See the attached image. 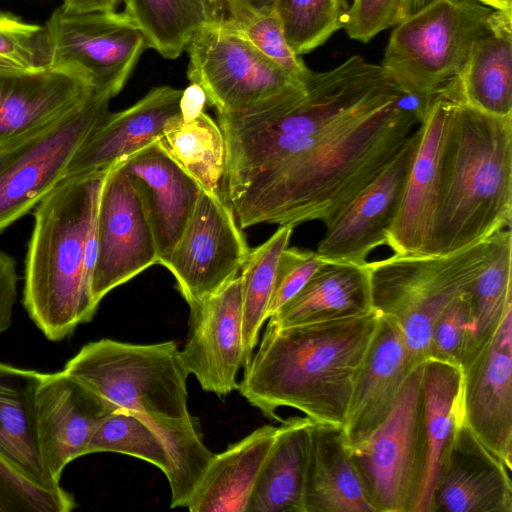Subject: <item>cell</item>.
<instances>
[{
	"mask_svg": "<svg viewBox=\"0 0 512 512\" xmlns=\"http://www.w3.org/2000/svg\"><path fill=\"white\" fill-rule=\"evenodd\" d=\"M419 364L411 358L396 324L381 316L342 426L350 447L367 438L387 418L407 377Z\"/></svg>",
	"mask_w": 512,
	"mask_h": 512,
	"instance_id": "obj_22",
	"label": "cell"
},
{
	"mask_svg": "<svg viewBox=\"0 0 512 512\" xmlns=\"http://www.w3.org/2000/svg\"><path fill=\"white\" fill-rule=\"evenodd\" d=\"M432 0H352L343 28L354 40L367 43Z\"/></svg>",
	"mask_w": 512,
	"mask_h": 512,
	"instance_id": "obj_41",
	"label": "cell"
},
{
	"mask_svg": "<svg viewBox=\"0 0 512 512\" xmlns=\"http://www.w3.org/2000/svg\"><path fill=\"white\" fill-rule=\"evenodd\" d=\"M42 373L0 363V459L28 481L60 488L45 464L39 437L37 392Z\"/></svg>",
	"mask_w": 512,
	"mask_h": 512,
	"instance_id": "obj_24",
	"label": "cell"
},
{
	"mask_svg": "<svg viewBox=\"0 0 512 512\" xmlns=\"http://www.w3.org/2000/svg\"><path fill=\"white\" fill-rule=\"evenodd\" d=\"M93 91L65 71H0V145L47 125Z\"/></svg>",
	"mask_w": 512,
	"mask_h": 512,
	"instance_id": "obj_23",
	"label": "cell"
},
{
	"mask_svg": "<svg viewBox=\"0 0 512 512\" xmlns=\"http://www.w3.org/2000/svg\"><path fill=\"white\" fill-rule=\"evenodd\" d=\"M511 469L464 424L437 474L431 512H512Z\"/></svg>",
	"mask_w": 512,
	"mask_h": 512,
	"instance_id": "obj_19",
	"label": "cell"
},
{
	"mask_svg": "<svg viewBox=\"0 0 512 512\" xmlns=\"http://www.w3.org/2000/svg\"><path fill=\"white\" fill-rule=\"evenodd\" d=\"M465 104L491 116L512 117V11L474 45L454 87Z\"/></svg>",
	"mask_w": 512,
	"mask_h": 512,
	"instance_id": "obj_29",
	"label": "cell"
},
{
	"mask_svg": "<svg viewBox=\"0 0 512 512\" xmlns=\"http://www.w3.org/2000/svg\"><path fill=\"white\" fill-rule=\"evenodd\" d=\"M142 198L163 265L180 239L201 187L156 141L117 162Z\"/></svg>",
	"mask_w": 512,
	"mask_h": 512,
	"instance_id": "obj_21",
	"label": "cell"
},
{
	"mask_svg": "<svg viewBox=\"0 0 512 512\" xmlns=\"http://www.w3.org/2000/svg\"><path fill=\"white\" fill-rule=\"evenodd\" d=\"M512 234L510 228L489 237L487 260L470 287L475 344L489 336L512 306Z\"/></svg>",
	"mask_w": 512,
	"mask_h": 512,
	"instance_id": "obj_34",
	"label": "cell"
},
{
	"mask_svg": "<svg viewBox=\"0 0 512 512\" xmlns=\"http://www.w3.org/2000/svg\"><path fill=\"white\" fill-rule=\"evenodd\" d=\"M123 0H63L61 6L70 13L85 14L95 12L115 11Z\"/></svg>",
	"mask_w": 512,
	"mask_h": 512,
	"instance_id": "obj_46",
	"label": "cell"
},
{
	"mask_svg": "<svg viewBox=\"0 0 512 512\" xmlns=\"http://www.w3.org/2000/svg\"><path fill=\"white\" fill-rule=\"evenodd\" d=\"M157 142L203 190L221 194L226 147L218 123L210 116L204 112L183 122L179 114L167 122Z\"/></svg>",
	"mask_w": 512,
	"mask_h": 512,
	"instance_id": "obj_31",
	"label": "cell"
},
{
	"mask_svg": "<svg viewBox=\"0 0 512 512\" xmlns=\"http://www.w3.org/2000/svg\"><path fill=\"white\" fill-rule=\"evenodd\" d=\"M488 240L451 253L367 262L373 309L396 324L416 364L428 359L436 320L484 266Z\"/></svg>",
	"mask_w": 512,
	"mask_h": 512,
	"instance_id": "obj_6",
	"label": "cell"
},
{
	"mask_svg": "<svg viewBox=\"0 0 512 512\" xmlns=\"http://www.w3.org/2000/svg\"><path fill=\"white\" fill-rule=\"evenodd\" d=\"M43 27L0 12V71L26 72L45 67Z\"/></svg>",
	"mask_w": 512,
	"mask_h": 512,
	"instance_id": "obj_40",
	"label": "cell"
},
{
	"mask_svg": "<svg viewBox=\"0 0 512 512\" xmlns=\"http://www.w3.org/2000/svg\"><path fill=\"white\" fill-rule=\"evenodd\" d=\"M381 322L363 316L277 327L268 323L238 384L240 394L266 417L290 407L315 423L343 426L357 377Z\"/></svg>",
	"mask_w": 512,
	"mask_h": 512,
	"instance_id": "obj_2",
	"label": "cell"
},
{
	"mask_svg": "<svg viewBox=\"0 0 512 512\" xmlns=\"http://www.w3.org/2000/svg\"><path fill=\"white\" fill-rule=\"evenodd\" d=\"M322 263L316 251L289 246L284 249L275 273L269 318L301 291Z\"/></svg>",
	"mask_w": 512,
	"mask_h": 512,
	"instance_id": "obj_42",
	"label": "cell"
},
{
	"mask_svg": "<svg viewBox=\"0 0 512 512\" xmlns=\"http://www.w3.org/2000/svg\"><path fill=\"white\" fill-rule=\"evenodd\" d=\"M504 12L476 0H432L393 26L380 65L427 113Z\"/></svg>",
	"mask_w": 512,
	"mask_h": 512,
	"instance_id": "obj_5",
	"label": "cell"
},
{
	"mask_svg": "<svg viewBox=\"0 0 512 512\" xmlns=\"http://www.w3.org/2000/svg\"><path fill=\"white\" fill-rule=\"evenodd\" d=\"M124 12L142 32L146 46L176 59L194 34L213 23L204 0H123Z\"/></svg>",
	"mask_w": 512,
	"mask_h": 512,
	"instance_id": "obj_32",
	"label": "cell"
},
{
	"mask_svg": "<svg viewBox=\"0 0 512 512\" xmlns=\"http://www.w3.org/2000/svg\"><path fill=\"white\" fill-rule=\"evenodd\" d=\"M494 9L512 11V0H476Z\"/></svg>",
	"mask_w": 512,
	"mask_h": 512,
	"instance_id": "obj_47",
	"label": "cell"
},
{
	"mask_svg": "<svg viewBox=\"0 0 512 512\" xmlns=\"http://www.w3.org/2000/svg\"><path fill=\"white\" fill-rule=\"evenodd\" d=\"M460 367L465 425L512 467V306Z\"/></svg>",
	"mask_w": 512,
	"mask_h": 512,
	"instance_id": "obj_14",
	"label": "cell"
},
{
	"mask_svg": "<svg viewBox=\"0 0 512 512\" xmlns=\"http://www.w3.org/2000/svg\"><path fill=\"white\" fill-rule=\"evenodd\" d=\"M439 164L434 254L451 253L510 228L512 117L483 113L451 94Z\"/></svg>",
	"mask_w": 512,
	"mask_h": 512,
	"instance_id": "obj_3",
	"label": "cell"
},
{
	"mask_svg": "<svg viewBox=\"0 0 512 512\" xmlns=\"http://www.w3.org/2000/svg\"><path fill=\"white\" fill-rule=\"evenodd\" d=\"M146 47L142 32L124 11L77 14L59 7L42 33L45 67L70 73L111 98Z\"/></svg>",
	"mask_w": 512,
	"mask_h": 512,
	"instance_id": "obj_10",
	"label": "cell"
},
{
	"mask_svg": "<svg viewBox=\"0 0 512 512\" xmlns=\"http://www.w3.org/2000/svg\"><path fill=\"white\" fill-rule=\"evenodd\" d=\"M311 422L306 417L283 421L260 471L246 512H303Z\"/></svg>",
	"mask_w": 512,
	"mask_h": 512,
	"instance_id": "obj_30",
	"label": "cell"
},
{
	"mask_svg": "<svg viewBox=\"0 0 512 512\" xmlns=\"http://www.w3.org/2000/svg\"><path fill=\"white\" fill-rule=\"evenodd\" d=\"M96 260L91 296L96 306L114 288L158 264L154 234L140 193L119 163L111 166L99 194Z\"/></svg>",
	"mask_w": 512,
	"mask_h": 512,
	"instance_id": "obj_13",
	"label": "cell"
},
{
	"mask_svg": "<svg viewBox=\"0 0 512 512\" xmlns=\"http://www.w3.org/2000/svg\"><path fill=\"white\" fill-rule=\"evenodd\" d=\"M426 467L414 512H431L435 480L454 439L465 424L459 365L428 358L422 372Z\"/></svg>",
	"mask_w": 512,
	"mask_h": 512,
	"instance_id": "obj_28",
	"label": "cell"
},
{
	"mask_svg": "<svg viewBox=\"0 0 512 512\" xmlns=\"http://www.w3.org/2000/svg\"><path fill=\"white\" fill-rule=\"evenodd\" d=\"M117 452L136 457L158 467L166 476L171 465L159 435L138 415L115 410L99 425L88 445V454Z\"/></svg>",
	"mask_w": 512,
	"mask_h": 512,
	"instance_id": "obj_36",
	"label": "cell"
},
{
	"mask_svg": "<svg viewBox=\"0 0 512 512\" xmlns=\"http://www.w3.org/2000/svg\"><path fill=\"white\" fill-rule=\"evenodd\" d=\"M187 76L215 112H240L302 83L224 23L201 27L186 48Z\"/></svg>",
	"mask_w": 512,
	"mask_h": 512,
	"instance_id": "obj_11",
	"label": "cell"
},
{
	"mask_svg": "<svg viewBox=\"0 0 512 512\" xmlns=\"http://www.w3.org/2000/svg\"><path fill=\"white\" fill-rule=\"evenodd\" d=\"M182 92L167 85L155 87L131 107L109 112L75 153L63 179L107 170L156 142L167 122L180 114Z\"/></svg>",
	"mask_w": 512,
	"mask_h": 512,
	"instance_id": "obj_20",
	"label": "cell"
},
{
	"mask_svg": "<svg viewBox=\"0 0 512 512\" xmlns=\"http://www.w3.org/2000/svg\"><path fill=\"white\" fill-rule=\"evenodd\" d=\"M190 311L181 359L203 390L224 397L238 389L237 375L245 364L240 275Z\"/></svg>",
	"mask_w": 512,
	"mask_h": 512,
	"instance_id": "obj_16",
	"label": "cell"
},
{
	"mask_svg": "<svg viewBox=\"0 0 512 512\" xmlns=\"http://www.w3.org/2000/svg\"><path fill=\"white\" fill-rule=\"evenodd\" d=\"M425 116L380 64L354 55L220 120L221 194L241 229L326 226L395 159Z\"/></svg>",
	"mask_w": 512,
	"mask_h": 512,
	"instance_id": "obj_1",
	"label": "cell"
},
{
	"mask_svg": "<svg viewBox=\"0 0 512 512\" xmlns=\"http://www.w3.org/2000/svg\"><path fill=\"white\" fill-rule=\"evenodd\" d=\"M344 0H274L284 36L297 55L311 52L343 27Z\"/></svg>",
	"mask_w": 512,
	"mask_h": 512,
	"instance_id": "obj_35",
	"label": "cell"
},
{
	"mask_svg": "<svg viewBox=\"0 0 512 512\" xmlns=\"http://www.w3.org/2000/svg\"><path fill=\"white\" fill-rule=\"evenodd\" d=\"M223 23L238 32L295 80L303 81L311 71L289 46L274 9L257 11L245 4H235Z\"/></svg>",
	"mask_w": 512,
	"mask_h": 512,
	"instance_id": "obj_37",
	"label": "cell"
},
{
	"mask_svg": "<svg viewBox=\"0 0 512 512\" xmlns=\"http://www.w3.org/2000/svg\"><path fill=\"white\" fill-rule=\"evenodd\" d=\"M419 141V126L395 159L326 225L316 252L323 261L366 264L386 245Z\"/></svg>",
	"mask_w": 512,
	"mask_h": 512,
	"instance_id": "obj_15",
	"label": "cell"
},
{
	"mask_svg": "<svg viewBox=\"0 0 512 512\" xmlns=\"http://www.w3.org/2000/svg\"><path fill=\"white\" fill-rule=\"evenodd\" d=\"M17 298L16 261L0 251V334L11 325L13 306Z\"/></svg>",
	"mask_w": 512,
	"mask_h": 512,
	"instance_id": "obj_43",
	"label": "cell"
},
{
	"mask_svg": "<svg viewBox=\"0 0 512 512\" xmlns=\"http://www.w3.org/2000/svg\"><path fill=\"white\" fill-rule=\"evenodd\" d=\"M303 512H374L342 426L309 425Z\"/></svg>",
	"mask_w": 512,
	"mask_h": 512,
	"instance_id": "obj_25",
	"label": "cell"
},
{
	"mask_svg": "<svg viewBox=\"0 0 512 512\" xmlns=\"http://www.w3.org/2000/svg\"><path fill=\"white\" fill-rule=\"evenodd\" d=\"M423 364L410 372L387 418L350 447L374 512H414L420 495L427 454Z\"/></svg>",
	"mask_w": 512,
	"mask_h": 512,
	"instance_id": "obj_8",
	"label": "cell"
},
{
	"mask_svg": "<svg viewBox=\"0 0 512 512\" xmlns=\"http://www.w3.org/2000/svg\"><path fill=\"white\" fill-rule=\"evenodd\" d=\"M107 170L64 178L36 205L25 260L23 305L51 341L92 320L97 307L85 271Z\"/></svg>",
	"mask_w": 512,
	"mask_h": 512,
	"instance_id": "obj_4",
	"label": "cell"
},
{
	"mask_svg": "<svg viewBox=\"0 0 512 512\" xmlns=\"http://www.w3.org/2000/svg\"><path fill=\"white\" fill-rule=\"evenodd\" d=\"M279 429L264 425L214 454L186 508L191 512H246Z\"/></svg>",
	"mask_w": 512,
	"mask_h": 512,
	"instance_id": "obj_27",
	"label": "cell"
},
{
	"mask_svg": "<svg viewBox=\"0 0 512 512\" xmlns=\"http://www.w3.org/2000/svg\"><path fill=\"white\" fill-rule=\"evenodd\" d=\"M207 98L202 88L195 84L183 90L180 99V117L183 122H189L204 113Z\"/></svg>",
	"mask_w": 512,
	"mask_h": 512,
	"instance_id": "obj_44",
	"label": "cell"
},
{
	"mask_svg": "<svg viewBox=\"0 0 512 512\" xmlns=\"http://www.w3.org/2000/svg\"><path fill=\"white\" fill-rule=\"evenodd\" d=\"M452 96L440 94L419 124V141L386 245L397 255L434 254L439 164Z\"/></svg>",
	"mask_w": 512,
	"mask_h": 512,
	"instance_id": "obj_17",
	"label": "cell"
},
{
	"mask_svg": "<svg viewBox=\"0 0 512 512\" xmlns=\"http://www.w3.org/2000/svg\"><path fill=\"white\" fill-rule=\"evenodd\" d=\"M475 344L470 289L456 297L436 320L428 358L461 364Z\"/></svg>",
	"mask_w": 512,
	"mask_h": 512,
	"instance_id": "obj_38",
	"label": "cell"
},
{
	"mask_svg": "<svg viewBox=\"0 0 512 512\" xmlns=\"http://www.w3.org/2000/svg\"><path fill=\"white\" fill-rule=\"evenodd\" d=\"M250 251L232 207L201 188L190 219L163 264L194 307L236 277Z\"/></svg>",
	"mask_w": 512,
	"mask_h": 512,
	"instance_id": "obj_12",
	"label": "cell"
},
{
	"mask_svg": "<svg viewBox=\"0 0 512 512\" xmlns=\"http://www.w3.org/2000/svg\"><path fill=\"white\" fill-rule=\"evenodd\" d=\"M292 232L291 226H279L268 240L250 249L241 267L244 367L253 355L263 323L269 318L278 261L289 245Z\"/></svg>",
	"mask_w": 512,
	"mask_h": 512,
	"instance_id": "obj_33",
	"label": "cell"
},
{
	"mask_svg": "<svg viewBox=\"0 0 512 512\" xmlns=\"http://www.w3.org/2000/svg\"><path fill=\"white\" fill-rule=\"evenodd\" d=\"M114 406L61 371L43 374L37 392V416L42 455L59 482L63 469L88 454L90 440Z\"/></svg>",
	"mask_w": 512,
	"mask_h": 512,
	"instance_id": "obj_18",
	"label": "cell"
},
{
	"mask_svg": "<svg viewBox=\"0 0 512 512\" xmlns=\"http://www.w3.org/2000/svg\"><path fill=\"white\" fill-rule=\"evenodd\" d=\"M63 371L116 409L148 423L191 416L189 372L174 341L132 344L101 339L83 346Z\"/></svg>",
	"mask_w": 512,
	"mask_h": 512,
	"instance_id": "obj_7",
	"label": "cell"
},
{
	"mask_svg": "<svg viewBox=\"0 0 512 512\" xmlns=\"http://www.w3.org/2000/svg\"><path fill=\"white\" fill-rule=\"evenodd\" d=\"M204 2L213 23L225 22L230 7L236 3L245 4L257 11H270L274 9V0H204Z\"/></svg>",
	"mask_w": 512,
	"mask_h": 512,
	"instance_id": "obj_45",
	"label": "cell"
},
{
	"mask_svg": "<svg viewBox=\"0 0 512 512\" xmlns=\"http://www.w3.org/2000/svg\"><path fill=\"white\" fill-rule=\"evenodd\" d=\"M110 100L92 92L54 121L0 145V233L63 180L75 153L109 113Z\"/></svg>",
	"mask_w": 512,
	"mask_h": 512,
	"instance_id": "obj_9",
	"label": "cell"
},
{
	"mask_svg": "<svg viewBox=\"0 0 512 512\" xmlns=\"http://www.w3.org/2000/svg\"><path fill=\"white\" fill-rule=\"evenodd\" d=\"M74 507L73 495L62 487H40L0 459V512H68Z\"/></svg>",
	"mask_w": 512,
	"mask_h": 512,
	"instance_id": "obj_39",
	"label": "cell"
},
{
	"mask_svg": "<svg viewBox=\"0 0 512 512\" xmlns=\"http://www.w3.org/2000/svg\"><path fill=\"white\" fill-rule=\"evenodd\" d=\"M372 311L367 263L323 261L301 291L268 323L289 327L354 318Z\"/></svg>",
	"mask_w": 512,
	"mask_h": 512,
	"instance_id": "obj_26",
	"label": "cell"
}]
</instances>
